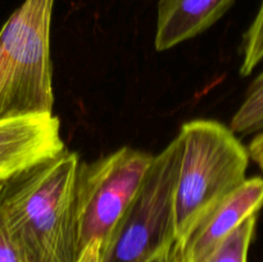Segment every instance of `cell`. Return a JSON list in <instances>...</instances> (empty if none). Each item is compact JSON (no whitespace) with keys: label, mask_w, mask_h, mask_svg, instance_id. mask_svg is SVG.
Wrapping results in <instances>:
<instances>
[{"label":"cell","mask_w":263,"mask_h":262,"mask_svg":"<svg viewBox=\"0 0 263 262\" xmlns=\"http://www.w3.org/2000/svg\"><path fill=\"white\" fill-rule=\"evenodd\" d=\"M79 156L63 149L9 177L0 215L21 262H77L82 248L76 215Z\"/></svg>","instance_id":"1"},{"label":"cell","mask_w":263,"mask_h":262,"mask_svg":"<svg viewBox=\"0 0 263 262\" xmlns=\"http://www.w3.org/2000/svg\"><path fill=\"white\" fill-rule=\"evenodd\" d=\"M175 193L176 238L184 244L198 223L247 179L249 154L235 134L212 120L185 122Z\"/></svg>","instance_id":"2"},{"label":"cell","mask_w":263,"mask_h":262,"mask_svg":"<svg viewBox=\"0 0 263 262\" xmlns=\"http://www.w3.org/2000/svg\"><path fill=\"white\" fill-rule=\"evenodd\" d=\"M54 0H25L0 28V122L53 115Z\"/></svg>","instance_id":"3"},{"label":"cell","mask_w":263,"mask_h":262,"mask_svg":"<svg viewBox=\"0 0 263 262\" xmlns=\"http://www.w3.org/2000/svg\"><path fill=\"white\" fill-rule=\"evenodd\" d=\"M181 140L153 156L138 193L100 244L99 262H149L176 243L175 193Z\"/></svg>","instance_id":"4"},{"label":"cell","mask_w":263,"mask_h":262,"mask_svg":"<svg viewBox=\"0 0 263 262\" xmlns=\"http://www.w3.org/2000/svg\"><path fill=\"white\" fill-rule=\"evenodd\" d=\"M153 156L123 146L98 161L80 162L76 215L82 248L102 243L138 193Z\"/></svg>","instance_id":"5"},{"label":"cell","mask_w":263,"mask_h":262,"mask_svg":"<svg viewBox=\"0 0 263 262\" xmlns=\"http://www.w3.org/2000/svg\"><path fill=\"white\" fill-rule=\"evenodd\" d=\"M64 149L59 118L50 116L0 122V179L57 156Z\"/></svg>","instance_id":"6"},{"label":"cell","mask_w":263,"mask_h":262,"mask_svg":"<svg viewBox=\"0 0 263 262\" xmlns=\"http://www.w3.org/2000/svg\"><path fill=\"white\" fill-rule=\"evenodd\" d=\"M263 208V177L254 176L218 203L182 244L184 262H204L218 244L244 220Z\"/></svg>","instance_id":"7"},{"label":"cell","mask_w":263,"mask_h":262,"mask_svg":"<svg viewBox=\"0 0 263 262\" xmlns=\"http://www.w3.org/2000/svg\"><path fill=\"white\" fill-rule=\"evenodd\" d=\"M235 0H159L154 45L168 50L215 25Z\"/></svg>","instance_id":"8"},{"label":"cell","mask_w":263,"mask_h":262,"mask_svg":"<svg viewBox=\"0 0 263 262\" xmlns=\"http://www.w3.org/2000/svg\"><path fill=\"white\" fill-rule=\"evenodd\" d=\"M230 130L239 135L263 130V69L249 84L243 102L231 118Z\"/></svg>","instance_id":"9"},{"label":"cell","mask_w":263,"mask_h":262,"mask_svg":"<svg viewBox=\"0 0 263 262\" xmlns=\"http://www.w3.org/2000/svg\"><path fill=\"white\" fill-rule=\"evenodd\" d=\"M256 222L257 216H251L244 220L218 244L204 262H248Z\"/></svg>","instance_id":"10"},{"label":"cell","mask_w":263,"mask_h":262,"mask_svg":"<svg viewBox=\"0 0 263 262\" xmlns=\"http://www.w3.org/2000/svg\"><path fill=\"white\" fill-rule=\"evenodd\" d=\"M263 61V0L243 40L240 74L249 76Z\"/></svg>","instance_id":"11"},{"label":"cell","mask_w":263,"mask_h":262,"mask_svg":"<svg viewBox=\"0 0 263 262\" xmlns=\"http://www.w3.org/2000/svg\"><path fill=\"white\" fill-rule=\"evenodd\" d=\"M0 262H21L18 252L0 215Z\"/></svg>","instance_id":"12"},{"label":"cell","mask_w":263,"mask_h":262,"mask_svg":"<svg viewBox=\"0 0 263 262\" xmlns=\"http://www.w3.org/2000/svg\"><path fill=\"white\" fill-rule=\"evenodd\" d=\"M249 158L263 171V130L258 131L247 148Z\"/></svg>","instance_id":"13"},{"label":"cell","mask_w":263,"mask_h":262,"mask_svg":"<svg viewBox=\"0 0 263 262\" xmlns=\"http://www.w3.org/2000/svg\"><path fill=\"white\" fill-rule=\"evenodd\" d=\"M149 262H184L181 244L179 241H176L168 249H166L161 254L152 258Z\"/></svg>","instance_id":"14"},{"label":"cell","mask_w":263,"mask_h":262,"mask_svg":"<svg viewBox=\"0 0 263 262\" xmlns=\"http://www.w3.org/2000/svg\"><path fill=\"white\" fill-rule=\"evenodd\" d=\"M100 241L94 240L87 244L82 251L77 262H99L100 258Z\"/></svg>","instance_id":"15"},{"label":"cell","mask_w":263,"mask_h":262,"mask_svg":"<svg viewBox=\"0 0 263 262\" xmlns=\"http://www.w3.org/2000/svg\"><path fill=\"white\" fill-rule=\"evenodd\" d=\"M4 181H5L4 179H0V190H2V188H3V184H4Z\"/></svg>","instance_id":"16"}]
</instances>
